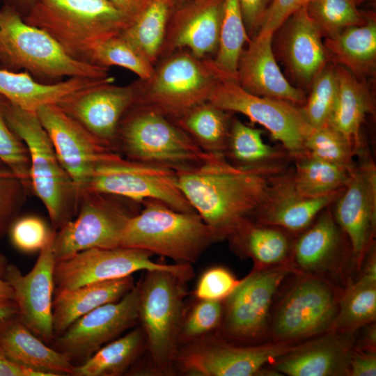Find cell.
Masks as SVG:
<instances>
[{"instance_id":"83f0119b","label":"cell","mask_w":376,"mask_h":376,"mask_svg":"<svg viewBox=\"0 0 376 376\" xmlns=\"http://www.w3.org/2000/svg\"><path fill=\"white\" fill-rule=\"evenodd\" d=\"M103 79L70 77L61 81L44 84L34 79L27 72H15L0 69V96L18 107L36 113L42 106L58 104L83 89L107 82Z\"/></svg>"},{"instance_id":"9a60e30c","label":"cell","mask_w":376,"mask_h":376,"mask_svg":"<svg viewBox=\"0 0 376 376\" xmlns=\"http://www.w3.org/2000/svg\"><path fill=\"white\" fill-rule=\"evenodd\" d=\"M296 270L291 265L254 269L241 279L224 301L223 334L237 342H254L267 331L271 306L284 279Z\"/></svg>"},{"instance_id":"2e32d148","label":"cell","mask_w":376,"mask_h":376,"mask_svg":"<svg viewBox=\"0 0 376 376\" xmlns=\"http://www.w3.org/2000/svg\"><path fill=\"white\" fill-rule=\"evenodd\" d=\"M359 154L361 159L355 163L347 185L330 205L359 267L375 243L376 229V166L367 151L361 148Z\"/></svg>"},{"instance_id":"d4e9b609","label":"cell","mask_w":376,"mask_h":376,"mask_svg":"<svg viewBox=\"0 0 376 376\" xmlns=\"http://www.w3.org/2000/svg\"><path fill=\"white\" fill-rule=\"evenodd\" d=\"M354 333L328 331L273 362L274 369L288 376L348 375Z\"/></svg>"},{"instance_id":"f1b7e54d","label":"cell","mask_w":376,"mask_h":376,"mask_svg":"<svg viewBox=\"0 0 376 376\" xmlns=\"http://www.w3.org/2000/svg\"><path fill=\"white\" fill-rule=\"evenodd\" d=\"M134 285L131 275L72 289H56L52 304L55 337L84 315L102 305L120 299Z\"/></svg>"},{"instance_id":"f907efd6","label":"cell","mask_w":376,"mask_h":376,"mask_svg":"<svg viewBox=\"0 0 376 376\" xmlns=\"http://www.w3.org/2000/svg\"><path fill=\"white\" fill-rule=\"evenodd\" d=\"M273 0H240L244 26L249 38L258 32Z\"/></svg>"},{"instance_id":"7c38bea8","label":"cell","mask_w":376,"mask_h":376,"mask_svg":"<svg viewBox=\"0 0 376 376\" xmlns=\"http://www.w3.org/2000/svg\"><path fill=\"white\" fill-rule=\"evenodd\" d=\"M152 255L146 250L123 246L86 249L56 262L54 284L58 290L72 289L150 270L171 271L187 281L192 278L191 264L159 263L152 260Z\"/></svg>"},{"instance_id":"d6a6232c","label":"cell","mask_w":376,"mask_h":376,"mask_svg":"<svg viewBox=\"0 0 376 376\" xmlns=\"http://www.w3.org/2000/svg\"><path fill=\"white\" fill-rule=\"evenodd\" d=\"M336 64L338 97L335 111L329 123L362 146L360 131L368 113L374 111L373 101L366 86L345 68Z\"/></svg>"},{"instance_id":"e575fe53","label":"cell","mask_w":376,"mask_h":376,"mask_svg":"<svg viewBox=\"0 0 376 376\" xmlns=\"http://www.w3.org/2000/svg\"><path fill=\"white\" fill-rule=\"evenodd\" d=\"M207 101L172 120L204 152L225 156L233 117Z\"/></svg>"},{"instance_id":"bcb514c9","label":"cell","mask_w":376,"mask_h":376,"mask_svg":"<svg viewBox=\"0 0 376 376\" xmlns=\"http://www.w3.org/2000/svg\"><path fill=\"white\" fill-rule=\"evenodd\" d=\"M29 189L8 168L0 167V239L16 219Z\"/></svg>"},{"instance_id":"836d02e7","label":"cell","mask_w":376,"mask_h":376,"mask_svg":"<svg viewBox=\"0 0 376 376\" xmlns=\"http://www.w3.org/2000/svg\"><path fill=\"white\" fill-rule=\"evenodd\" d=\"M175 0H148L120 33L152 65L160 59Z\"/></svg>"},{"instance_id":"7a4b0ae2","label":"cell","mask_w":376,"mask_h":376,"mask_svg":"<svg viewBox=\"0 0 376 376\" xmlns=\"http://www.w3.org/2000/svg\"><path fill=\"white\" fill-rule=\"evenodd\" d=\"M133 19L109 0H35L24 21L47 33L71 56L88 62L98 44L121 33Z\"/></svg>"},{"instance_id":"d6986e66","label":"cell","mask_w":376,"mask_h":376,"mask_svg":"<svg viewBox=\"0 0 376 376\" xmlns=\"http://www.w3.org/2000/svg\"><path fill=\"white\" fill-rule=\"evenodd\" d=\"M36 113L58 160L80 193L95 164L117 152L96 139L56 104L42 106Z\"/></svg>"},{"instance_id":"ba28073f","label":"cell","mask_w":376,"mask_h":376,"mask_svg":"<svg viewBox=\"0 0 376 376\" xmlns=\"http://www.w3.org/2000/svg\"><path fill=\"white\" fill-rule=\"evenodd\" d=\"M118 150L128 159L176 171L198 164L209 154L172 120L134 104L120 122L116 142Z\"/></svg>"},{"instance_id":"52a82bcc","label":"cell","mask_w":376,"mask_h":376,"mask_svg":"<svg viewBox=\"0 0 376 376\" xmlns=\"http://www.w3.org/2000/svg\"><path fill=\"white\" fill-rule=\"evenodd\" d=\"M0 61L47 79H103L109 68L69 55L47 33L27 24L12 7L0 10Z\"/></svg>"},{"instance_id":"7402d4cb","label":"cell","mask_w":376,"mask_h":376,"mask_svg":"<svg viewBox=\"0 0 376 376\" xmlns=\"http://www.w3.org/2000/svg\"><path fill=\"white\" fill-rule=\"evenodd\" d=\"M343 189L319 197L304 196L295 188L292 168H286L272 177L267 198L250 219L297 235L331 205Z\"/></svg>"},{"instance_id":"ab89813d","label":"cell","mask_w":376,"mask_h":376,"mask_svg":"<svg viewBox=\"0 0 376 376\" xmlns=\"http://www.w3.org/2000/svg\"><path fill=\"white\" fill-rule=\"evenodd\" d=\"M88 62L109 69L111 66L125 68L141 80L149 79L155 69V65L120 33L98 44L91 52Z\"/></svg>"},{"instance_id":"816d5d0a","label":"cell","mask_w":376,"mask_h":376,"mask_svg":"<svg viewBox=\"0 0 376 376\" xmlns=\"http://www.w3.org/2000/svg\"><path fill=\"white\" fill-rule=\"evenodd\" d=\"M348 375L375 376V350L355 346L349 361Z\"/></svg>"},{"instance_id":"4dcf8cb0","label":"cell","mask_w":376,"mask_h":376,"mask_svg":"<svg viewBox=\"0 0 376 376\" xmlns=\"http://www.w3.org/2000/svg\"><path fill=\"white\" fill-rule=\"evenodd\" d=\"M364 271L340 296L338 311L329 331L355 333L376 318L375 245L367 252Z\"/></svg>"},{"instance_id":"603a6c76","label":"cell","mask_w":376,"mask_h":376,"mask_svg":"<svg viewBox=\"0 0 376 376\" xmlns=\"http://www.w3.org/2000/svg\"><path fill=\"white\" fill-rule=\"evenodd\" d=\"M272 38L273 33H258L250 38L238 61L236 81L255 95L303 106L306 97L281 72L273 53Z\"/></svg>"},{"instance_id":"30bf717a","label":"cell","mask_w":376,"mask_h":376,"mask_svg":"<svg viewBox=\"0 0 376 376\" xmlns=\"http://www.w3.org/2000/svg\"><path fill=\"white\" fill-rule=\"evenodd\" d=\"M132 203L136 202L115 195L81 191L75 219L55 231L56 262L88 249L120 246L127 221L138 212Z\"/></svg>"},{"instance_id":"6f0895ef","label":"cell","mask_w":376,"mask_h":376,"mask_svg":"<svg viewBox=\"0 0 376 376\" xmlns=\"http://www.w3.org/2000/svg\"><path fill=\"white\" fill-rule=\"evenodd\" d=\"M21 5L27 7L29 9L34 3L35 0H17Z\"/></svg>"},{"instance_id":"e0dca14e","label":"cell","mask_w":376,"mask_h":376,"mask_svg":"<svg viewBox=\"0 0 376 376\" xmlns=\"http://www.w3.org/2000/svg\"><path fill=\"white\" fill-rule=\"evenodd\" d=\"M138 299L136 284L120 299L102 305L75 320L54 338V349L72 362H84L138 322Z\"/></svg>"},{"instance_id":"f35d334b","label":"cell","mask_w":376,"mask_h":376,"mask_svg":"<svg viewBox=\"0 0 376 376\" xmlns=\"http://www.w3.org/2000/svg\"><path fill=\"white\" fill-rule=\"evenodd\" d=\"M249 40L240 0H223L219 47L211 58L223 77L236 80L238 61Z\"/></svg>"},{"instance_id":"8992f818","label":"cell","mask_w":376,"mask_h":376,"mask_svg":"<svg viewBox=\"0 0 376 376\" xmlns=\"http://www.w3.org/2000/svg\"><path fill=\"white\" fill-rule=\"evenodd\" d=\"M152 76L136 81L134 104L174 120L198 104L207 102L224 77L211 58L201 59L181 49L162 58Z\"/></svg>"},{"instance_id":"ac0fdd59","label":"cell","mask_w":376,"mask_h":376,"mask_svg":"<svg viewBox=\"0 0 376 376\" xmlns=\"http://www.w3.org/2000/svg\"><path fill=\"white\" fill-rule=\"evenodd\" d=\"M55 231L40 250L32 269L24 275L19 268L8 264L6 279L11 285L18 315L25 325L47 344L52 343V304L55 286L54 271L56 263L53 250Z\"/></svg>"},{"instance_id":"74e56055","label":"cell","mask_w":376,"mask_h":376,"mask_svg":"<svg viewBox=\"0 0 376 376\" xmlns=\"http://www.w3.org/2000/svg\"><path fill=\"white\" fill-rule=\"evenodd\" d=\"M294 160L295 188L308 197L326 196L343 189L353 169L326 162L308 153Z\"/></svg>"},{"instance_id":"4316f807","label":"cell","mask_w":376,"mask_h":376,"mask_svg":"<svg viewBox=\"0 0 376 376\" xmlns=\"http://www.w3.org/2000/svg\"><path fill=\"white\" fill-rule=\"evenodd\" d=\"M0 350L14 363L49 376L73 375L75 366L68 357L47 346L18 313L0 319Z\"/></svg>"},{"instance_id":"7dc6e473","label":"cell","mask_w":376,"mask_h":376,"mask_svg":"<svg viewBox=\"0 0 376 376\" xmlns=\"http://www.w3.org/2000/svg\"><path fill=\"white\" fill-rule=\"evenodd\" d=\"M54 232V230L48 228L43 219L33 215L16 219L10 227L13 244L25 253L40 251Z\"/></svg>"},{"instance_id":"8d00e7d4","label":"cell","mask_w":376,"mask_h":376,"mask_svg":"<svg viewBox=\"0 0 376 376\" xmlns=\"http://www.w3.org/2000/svg\"><path fill=\"white\" fill-rule=\"evenodd\" d=\"M144 350L145 336L139 327L104 345L81 364L75 366L72 375H122Z\"/></svg>"},{"instance_id":"8fae6325","label":"cell","mask_w":376,"mask_h":376,"mask_svg":"<svg viewBox=\"0 0 376 376\" xmlns=\"http://www.w3.org/2000/svg\"><path fill=\"white\" fill-rule=\"evenodd\" d=\"M223 110L248 117L281 143L291 159L305 155V141L312 130L301 107L290 102L257 96L242 88L235 79L222 77L209 100Z\"/></svg>"},{"instance_id":"5bb4252c","label":"cell","mask_w":376,"mask_h":376,"mask_svg":"<svg viewBox=\"0 0 376 376\" xmlns=\"http://www.w3.org/2000/svg\"><path fill=\"white\" fill-rule=\"evenodd\" d=\"M299 344L272 341L257 345H236L210 336L179 350L175 366L191 375L252 376Z\"/></svg>"},{"instance_id":"44dd1931","label":"cell","mask_w":376,"mask_h":376,"mask_svg":"<svg viewBox=\"0 0 376 376\" xmlns=\"http://www.w3.org/2000/svg\"><path fill=\"white\" fill-rule=\"evenodd\" d=\"M222 6L223 0L176 3L160 58L181 49L201 59L212 58L219 44Z\"/></svg>"},{"instance_id":"db71d44e","label":"cell","mask_w":376,"mask_h":376,"mask_svg":"<svg viewBox=\"0 0 376 376\" xmlns=\"http://www.w3.org/2000/svg\"><path fill=\"white\" fill-rule=\"evenodd\" d=\"M8 265L6 258L0 253V302L15 301L14 291L6 279Z\"/></svg>"},{"instance_id":"f5cc1de1","label":"cell","mask_w":376,"mask_h":376,"mask_svg":"<svg viewBox=\"0 0 376 376\" xmlns=\"http://www.w3.org/2000/svg\"><path fill=\"white\" fill-rule=\"evenodd\" d=\"M0 376H49L47 373L29 369L10 360L0 350Z\"/></svg>"},{"instance_id":"484cf974","label":"cell","mask_w":376,"mask_h":376,"mask_svg":"<svg viewBox=\"0 0 376 376\" xmlns=\"http://www.w3.org/2000/svg\"><path fill=\"white\" fill-rule=\"evenodd\" d=\"M281 27L280 49L286 65L299 81L311 84L329 61L319 28L306 6L293 13Z\"/></svg>"},{"instance_id":"91938a15","label":"cell","mask_w":376,"mask_h":376,"mask_svg":"<svg viewBox=\"0 0 376 376\" xmlns=\"http://www.w3.org/2000/svg\"><path fill=\"white\" fill-rule=\"evenodd\" d=\"M175 1H176V3H180L186 0H175Z\"/></svg>"},{"instance_id":"7bdbcfd3","label":"cell","mask_w":376,"mask_h":376,"mask_svg":"<svg viewBox=\"0 0 376 376\" xmlns=\"http://www.w3.org/2000/svg\"><path fill=\"white\" fill-rule=\"evenodd\" d=\"M306 8L325 38L366 21L353 0H311Z\"/></svg>"},{"instance_id":"11a10c76","label":"cell","mask_w":376,"mask_h":376,"mask_svg":"<svg viewBox=\"0 0 376 376\" xmlns=\"http://www.w3.org/2000/svg\"><path fill=\"white\" fill-rule=\"evenodd\" d=\"M134 19L144 8L148 0H109Z\"/></svg>"},{"instance_id":"ee69618b","label":"cell","mask_w":376,"mask_h":376,"mask_svg":"<svg viewBox=\"0 0 376 376\" xmlns=\"http://www.w3.org/2000/svg\"><path fill=\"white\" fill-rule=\"evenodd\" d=\"M224 313L223 301L197 299L185 313L180 333V345H188L212 334L220 329Z\"/></svg>"},{"instance_id":"5b68a950","label":"cell","mask_w":376,"mask_h":376,"mask_svg":"<svg viewBox=\"0 0 376 376\" xmlns=\"http://www.w3.org/2000/svg\"><path fill=\"white\" fill-rule=\"evenodd\" d=\"M145 272L138 283V321L145 336L151 370L167 375L172 373L180 350L187 281L169 270Z\"/></svg>"},{"instance_id":"b9f144b4","label":"cell","mask_w":376,"mask_h":376,"mask_svg":"<svg viewBox=\"0 0 376 376\" xmlns=\"http://www.w3.org/2000/svg\"><path fill=\"white\" fill-rule=\"evenodd\" d=\"M308 155L349 169L355 164L354 157L362 148L329 124L313 128L305 143Z\"/></svg>"},{"instance_id":"d590c367","label":"cell","mask_w":376,"mask_h":376,"mask_svg":"<svg viewBox=\"0 0 376 376\" xmlns=\"http://www.w3.org/2000/svg\"><path fill=\"white\" fill-rule=\"evenodd\" d=\"M225 157L234 164L249 168H283L291 158L283 146L267 144L262 131L237 118L231 123Z\"/></svg>"},{"instance_id":"277c9868","label":"cell","mask_w":376,"mask_h":376,"mask_svg":"<svg viewBox=\"0 0 376 376\" xmlns=\"http://www.w3.org/2000/svg\"><path fill=\"white\" fill-rule=\"evenodd\" d=\"M124 229L120 246L136 248L191 264L217 242L196 212L174 210L157 200H146Z\"/></svg>"},{"instance_id":"f6af8a7d","label":"cell","mask_w":376,"mask_h":376,"mask_svg":"<svg viewBox=\"0 0 376 376\" xmlns=\"http://www.w3.org/2000/svg\"><path fill=\"white\" fill-rule=\"evenodd\" d=\"M0 160L30 187V159L23 141L9 127L0 96Z\"/></svg>"},{"instance_id":"3957f363","label":"cell","mask_w":376,"mask_h":376,"mask_svg":"<svg viewBox=\"0 0 376 376\" xmlns=\"http://www.w3.org/2000/svg\"><path fill=\"white\" fill-rule=\"evenodd\" d=\"M3 109L9 127L28 150L31 189L45 205L53 230L56 231L75 217L79 191L58 160L36 113L25 111L4 97Z\"/></svg>"},{"instance_id":"c3c4849f","label":"cell","mask_w":376,"mask_h":376,"mask_svg":"<svg viewBox=\"0 0 376 376\" xmlns=\"http://www.w3.org/2000/svg\"><path fill=\"white\" fill-rule=\"evenodd\" d=\"M240 282L228 269L221 266L211 267L199 277L194 295L196 299L224 301Z\"/></svg>"},{"instance_id":"6da1fadb","label":"cell","mask_w":376,"mask_h":376,"mask_svg":"<svg viewBox=\"0 0 376 376\" xmlns=\"http://www.w3.org/2000/svg\"><path fill=\"white\" fill-rule=\"evenodd\" d=\"M283 168H249L209 153L198 164L176 171L180 189L216 241L228 239L263 204L272 177Z\"/></svg>"},{"instance_id":"60d3db41","label":"cell","mask_w":376,"mask_h":376,"mask_svg":"<svg viewBox=\"0 0 376 376\" xmlns=\"http://www.w3.org/2000/svg\"><path fill=\"white\" fill-rule=\"evenodd\" d=\"M311 91L301 110L308 124L318 128L329 124L336 107L338 79L335 63H328L311 82Z\"/></svg>"},{"instance_id":"9c48e42d","label":"cell","mask_w":376,"mask_h":376,"mask_svg":"<svg viewBox=\"0 0 376 376\" xmlns=\"http://www.w3.org/2000/svg\"><path fill=\"white\" fill-rule=\"evenodd\" d=\"M84 191L115 195L136 203L157 200L178 211L196 212L179 187L176 171L128 159L118 152L95 164L81 192Z\"/></svg>"},{"instance_id":"4fadbf2b","label":"cell","mask_w":376,"mask_h":376,"mask_svg":"<svg viewBox=\"0 0 376 376\" xmlns=\"http://www.w3.org/2000/svg\"><path fill=\"white\" fill-rule=\"evenodd\" d=\"M340 297L324 279L306 275L275 310L270 327L273 341L297 342L329 331Z\"/></svg>"},{"instance_id":"1f68e13d","label":"cell","mask_w":376,"mask_h":376,"mask_svg":"<svg viewBox=\"0 0 376 376\" xmlns=\"http://www.w3.org/2000/svg\"><path fill=\"white\" fill-rule=\"evenodd\" d=\"M329 58L362 77L373 72L376 63V22L366 18L364 24L348 27L324 42Z\"/></svg>"},{"instance_id":"cb8c5ba5","label":"cell","mask_w":376,"mask_h":376,"mask_svg":"<svg viewBox=\"0 0 376 376\" xmlns=\"http://www.w3.org/2000/svg\"><path fill=\"white\" fill-rule=\"evenodd\" d=\"M349 256L353 257L350 241L336 223L329 205L295 236L291 265L301 273L320 277Z\"/></svg>"},{"instance_id":"f546056e","label":"cell","mask_w":376,"mask_h":376,"mask_svg":"<svg viewBox=\"0 0 376 376\" xmlns=\"http://www.w3.org/2000/svg\"><path fill=\"white\" fill-rule=\"evenodd\" d=\"M295 236L283 228L247 219L228 240L235 251L253 260L255 269H263L291 265Z\"/></svg>"},{"instance_id":"9f6ffc18","label":"cell","mask_w":376,"mask_h":376,"mask_svg":"<svg viewBox=\"0 0 376 376\" xmlns=\"http://www.w3.org/2000/svg\"><path fill=\"white\" fill-rule=\"evenodd\" d=\"M18 313L15 301L0 302V319Z\"/></svg>"},{"instance_id":"681fc988","label":"cell","mask_w":376,"mask_h":376,"mask_svg":"<svg viewBox=\"0 0 376 376\" xmlns=\"http://www.w3.org/2000/svg\"><path fill=\"white\" fill-rule=\"evenodd\" d=\"M311 0H273L268 8L258 33H273L293 13L305 7Z\"/></svg>"},{"instance_id":"680465c9","label":"cell","mask_w":376,"mask_h":376,"mask_svg":"<svg viewBox=\"0 0 376 376\" xmlns=\"http://www.w3.org/2000/svg\"><path fill=\"white\" fill-rule=\"evenodd\" d=\"M370 0H353L357 6L361 4L362 3Z\"/></svg>"},{"instance_id":"ffe728a7","label":"cell","mask_w":376,"mask_h":376,"mask_svg":"<svg viewBox=\"0 0 376 376\" xmlns=\"http://www.w3.org/2000/svg\"><path fill=\"white\" fill-rule=\"evenodd\" d=\"M113 83L83 89L57 105L96 139L116 151L118 126L136 101L137 86L136 81L126 86H116Z\"/></svg>"}]
</instances>
